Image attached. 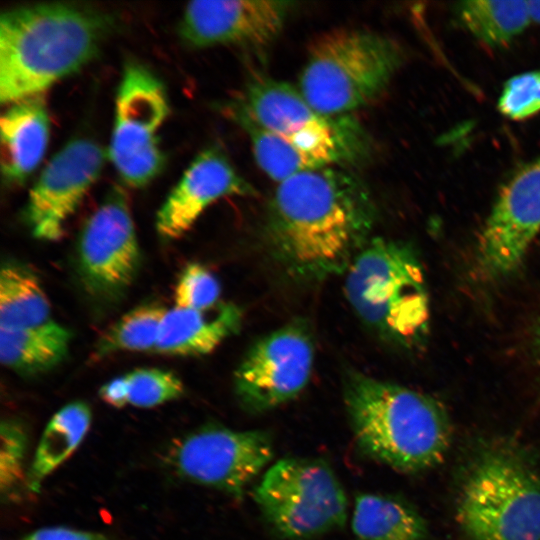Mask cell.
<instances>
[{"instance_id": "obj_9", "label": "cell", "mask_w": 540, "mask_h": 540, "mask_svg": "<svg viewBox=\"0 0 540 540\" xmlns=\"http://www.w3.org/2000/svg\"><path fill=\"white\" fill-rule=\"evenodd\" d=\"M168 114L163 83L145 66L127 63L117 90L108 155L129 186L143 187L163 169L158 131Z\"/></svg>"}, {"instance_id": "obj_31", "label": "cell", "mask_w": 540, "mask_h": 540, "mask_svg": "<svg viewBox=\"0 0 540 540\" xmlns=\"http://www.w3.org/2000/svg\"><path fill=\"white\" fill-rule=\"evenodd\" d=\"M532 21L540 24V0L529 1Z\"/></svg>"}, {"instance_id": "obj_20", "label": "cell", "mask_w": 540, "mask_h": 540, "mask_svg": "<svg viewBox=\"0 0 540 540\" xmlns=\"http://www.w3.org/2000/svg\"><path fill=\"white\" fill-rule=\"evenodd\" d=\"M352 531L358 540H425L424 519L410 505L389 495L355 497Z\"/></svg>"}, {"instance_id": "obj_13", "label": "cell", "mask_w": 540, "mask_h": 540, "mask_svg": "<svg viewBox=\"0 0 540 540\" xmlns=\"http://www.w3.org/2000/svg\"><path fill=\"white\" fill-rule=\"evenodd\" d=\"M540 230V157L516 172L500 189L477 247L478 263L490 279L521 265Z\"/></svg>"}, {"instance_id": "obj_25", "label": "cell", "mask_w": 540, "mask_h": 540, "mask_svg": "<svg viewBox=\"0 0 540 540\" xmlns=\"http://www.w3.org/2000/svg\"><path fill=\"white\" fill-rule=\"evenodd\" d=\"M128 404L138 408H153L180 398L184 393L181 379L169 370L138 368L125 374Z\"/></svg>"}, {"instance_id": "obj_10", "label": "cell", "mask_w": 540, "mask_h": 540, "mask_svg": "<svg viewBox=\"0 0 540 540\" xmlns=\"http://www.w3.org/2000/svg\"><path fill=\"white\" fill-rule=\"evenodd\" d=\"M140 260L127 197L114 186L80 232L77 271L84 291L99 303L118 301L133 283Z\"/></svg>"}, {"instance_id": "obj_19", "label": "cell", "mask_w": 540, "mask_h": 540, "mask_svg": "<svg viewBox=\"0 0 540 540\" xmlns=\"http://www.w3.org/2000/svg\"><path fill=\"white\" fill-rule=\"evenodd\" d=\"M70 340L71 332L53 320L34 327L0 329V359L18 374H41L64 360Z\"/></svg>"}, {"instance_id": "obj_12", "label": "cell", "mask_w": 540, "mask_h": 540, "mask_svg": "<svg viewBox=\"0 0 540 540\" xmlns=\"http://www.w3.org/2000/svg\"><path fill=\"white\" fill-rule=\"evenodd\" d=\"M314 362L311 330L293 320L258 340L234 375L241 406L250 413L272 410L297 397L309 382Z\"/></svg>"}, {"instance_id": "obj_23", "label": "cell", "mask_w": 540, "mask_h": 540, "mask_svg": "<svg viewBox=\"0 0 540 540\" xmlns=\"http://www.w3.org/2000/svg\"><path fill=\"white\" fill-rule=\"evenodd\" d=\"M455 11L464 28L490 46L506 45L532 21L529 1L522 0L463 1Z\"/></svg>"}, {"instance_id": "obj_16", "label": "cell", "mask_w": 540, "mask_h": 540, "mask_svg": "<svg viewBox=\"0 0 540 540\" xmlns=\"http://www.w3.org/2000/svg\"><path fill=\"white\" fill-rule=\"evenodd\" d=\"M255 194L222 150L209 147L195 157L169 193L157 213L156 229L165 238L181 237L220 198Z\"/></svg>"}, {"instance_id": "obj_2", "label": "cell", "mask_w": 540, "mask_h": 540, "mask_svg": "<svg viewBox=\"0 0 540 540\" xmlns=\"http://www.w3.org/2000/svg\"><path fill=\"white\" fill-rule=\"evenodd\" d=\"M223 111L248 135L258 166L278 182L359 163L370 151L368 134L353 115L322 114L298 89L273 78H253Z\"/></svg>"}, {"instance_id": "obj_4", "label": "cell", "mask_w": 540, "mask_h": 540, "mask_svg": "<svg viewBox=\"0 0 540 540\" xmlns=\"http://www.w3.org/2000/svg\"><path fill=\"white\" fill-rule=\"evenodd\" d=\"M343 395L355 442L364 455L407 473L431 468L445 457L450 423L432 397L358 371L346 374Z\"/></svg>"}, {"instance_id": "obj_3", "label": "cell", "mask_w": 540, "mask_h": 540, "mask_svg": "<svg viewBox=\"0 0 540 540\" xmlns=\"http://www.w3.org/2000/svg\"><path fill=\"white\" fill-rule=\"evenodd\" d=\"M113 18L96 9L50 2L17 6L0 17V101L41 94L98 53Z\"/></svg>"}, {"instance_id": "obj_8", "label": "cell", "mask_w": 540, "mask_h": 540, "mask_svg": "<svg viewBox=\"0 0 540 540\" xmlns=\"http://www.w3.org/2000/svg\"><path fill=\"white\" fill-rule=\"evenodd\" d=\"M253 498L280 537L311 540L342 528L348 500L331 466L321 458L286 457L264 473Z\"/></svg>"}, {"instance_id": "obj_11", "label": "cell", "mask_w": 540, "mask_h": 540, "mask_svg": "<svg viewBox=\"0 0 540 540\" xmlns=\"http://www.w3.org/2000/svg\"><path fill=\"white\" fill-rule=\"evenodd\" d=\"M273 456L266 431L208 425L178 440L169 461L183 479L240 498Z\"/></svg>"}, {"instance_id": "obj_14", "label": "cell", "mask_w": 540, "mask_h": 540, "mask_svg": "<svg viewBox=\"0 0 540 540\" xmlns=\"http://www.w3.org/2000/svg\"><path fill=\"white\" fill-rule=\"evenodd\" d=\"M104 151L94 140L68 141L46 164L31 188L25 220L34 237L56 241L87 191L99 177Z\"/></svg>"}, {"instance_id": "obj_26", "label": "cell", "mask_w": 540, "mask_h": 540, "mask_svg": "<svg viewBox=\"0 0 540 540\" xmlns=\"http://www.w3.org/2000/svg\"><path fill=\"white\" fill-rule=\"evenodd\" d=\"M221 287L202 264L190 263L181 272L174 289L175 307L206 310L219 304Z\"/></svg>"}, {"instance_id": "obj_21", "label": "cell", "mask_w": 540, "mask_h": 540, "mask_svg": "<svg viewBox=\"0 0 540 540\" xmlns=\"http://www.w3.org/2000/svg\"><path fill=\"white\" fill-rule=\"evenodd\" d=\"M87 403L74 401L60 408L47 423L27 474V487L38 492L44 479L80 445L91 425Z\"/></svg>"}, {"instance_id": "obj_1", "label": "cell", "mask_w": 540, "mask_h": 540, "mask_svg": "<svg viewBox=\"0 0 540 540\" xmlns=\"http://www.w3.org/2000/svg\"><path fill=\"white\" fill-rule=\"evenodd\" d=\"M375 220L365 185L342 168L327 167L279 182L266 234L274 259L290 277L315 282L346 272L370 241Z\"/></svg>"}, {"instance_id": "obj_28", "label": "cell", "mask_w": 540, "mask_h": 540, "mask_svg": "<svg viewBox=\"0 0 540 540\" xmlns=\"http://www.w3.org/2000/svg\"><path fill=\"white\" fill-rule=\"evenodd\" d=\"M498 109L513 120H522L540 112V69L507 80L498 100Z\"/></svg>"}, {"instance_id": "obj_22", "label": "cell", "mask_w": 540, "mask_h": 540, "mask_svg": "<svg viewBox=\"0 0 540 540\" xmlns=\"http://www.w3.org/2000/svg\"><path fill=\"white\" fill-rule=\"evenodd\" d=\"M51 319V306L36 274L8 261L0 272V329L39 326Z\"/></svg>"}, {"instance_id": "obj_18", "label": "cell", "mask_w": 540, "mask_h": 540, "mask_svg": "<svg viewBox=\"0 0 540 540\" xmlns=\"http://www.w3.org/2000/svg\"><path fill=\"white\" fill-rule=\"evenodd\" d=\"M242 311L232 303L206 310L174 307L166 311L153 352L195 356L212 352L241 326Z\"/></svg>"}, {"instance_id": "obj_24", "label": "cell", "mask_w": 540, "mask_h": 540, "mask_svg": "<svg viewBox=\"0 0 540 540\" xmlns=\"http://www.w3.org/2000/svg\"><path fill=\"white\" fill-rule=\"evenodd\" d=\"M166 311L161 304L152 302L133 308L101 335L95 358L123 351L153 352Z\"/></svg>"}, {"instance_id": "obj_30", "label": "cell", "mask_w": 540, "mask_h": 540, "mask_svg": "<svg viewBox=\"0 0 540 540\" xmlns=\"http://www.w3.org/2000/svg\"><path fill=\"white\" fill-rule=\"evenodd\" d=\"M99 396L106 404L114 408H123L128 404L126 376H118L104 383L99 389Z\"/></svg>"}, {"instance_id": "obj_27", "label": "cell", "mask_w": 540, "mask_h": 540, "mask_svg": "<svg viewBox=\"0 0 540 540\" xmlns=\"http://www.w3.org/2000/svg\"><path fill=\"white\" fill-rule=\"evenodd\" d=\"M0 490L12 494L23 478V462L27 449V435L18 421L6 419L0 426Z\"/></svg>"}, {"instance_id": "obj_29", "label": "cell", "mask_w": 540, "mask_h": 540, "mask_svg": "<svg viewBox=\"0 0 540 540\" xmlns=\"http://www.w3.org/2000/svg\"><path fill=\"white\" fill-rule=\"evenodd\" d=\"M21 540H111L99 533L70 529L67 527H47L31 532Z\"/></svg>"}, {"instance_id": "obj_17", "label": "cell", "mask_w": 540, "mask_h": 540, "mask_svg": "<svg viewBox=\"0 0 540 540\" xmlns=\"http://www.w3.org/2000/svg\"><path fill=\"white\" fill-rule=\"evenodd\" d=\"M0 124L2 176L9 184H22L38 167L49 139L43 93L10 103Z\"/></svg>"}, {"instance_id": "obj_15", "label": "cell", "mask_w": 540, "mask_h": 540, "mask_svg": "<svg viewBox=\"0 0 540 540\" xmlns=\"http://www.w3.org/2000/svg\"><path fill=\"white\" fill-rule=\"evenodd\" d=\"M292 2L198 0L184 9L179 35L193 48L215 45L263 47L281 32Z\"/></svg>"}, {"instance_id": "obj_6", "label": "cell", "mask_w": 540, "mask_h": 540, "mask_svg": "<svg viewBox=\"0 0 540 540\" xmlns=\"http://www.w3.org/2000/svg\"><path fill=\"white\" fill-rule=\"evenodd\" d=\"M399 43L362 29H334L308 50L298 90L325 115H344L375 100L403 63Z\"/></svg>"}, {"instance_id": "obj_7", "label": "cell", "mask_w": 540, "mask_h": 540, "mask_svg": "<svg viewBox=\"0 0 540 540\" xmlns=\"http://www.w3.org/2000/svg\"><path fill=\"white\" fill-rule=\"evenodd\" d=\"M457 519L470 540H540V479L518 456L490 451L463 483Z\"/></svg>"}, {"instance_id": "obj_5", "label": "cell", "mask_w": 540, "mask_h": 540, "mask_svg": "<svg viewBox=\"0 0 540 540\" xmlns=\"http://www.w3.org/2000/svg\"><path fill=\"white\" fill-rule=\"evenodd\" d=\"M345 273L348 302L377 335L406 347L423 338L428 297L422 267L410 247L371 238Z\"/></svg>"}, {"instance_id": "obj_32", "label": "cell", "mask_w": 540, "mask_h": 540, "mask_svg": "<svg viewBox=\"0 0 540 540\" xmlns=\"http://www.w3.org/2000/svg\"><path fill=\"white\" fill-rule=\"evenodd\" d=\"M536 343H537L538 347L540 348V320H539L537 328H536Z\"/></svg>"}]
</instances>
